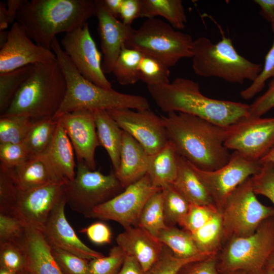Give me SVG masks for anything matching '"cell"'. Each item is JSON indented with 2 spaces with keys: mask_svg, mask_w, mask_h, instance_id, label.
Here are the masks:
<instances>
[{
  "mask_svg": "<svg viewBox=\"0 0 274 274\" xmlns=\"http://www.w3.org/2000/svg\"><path fill=\"white\" fill-rule=\"evenodd\" d=\"M117 274H145V272L134 257L126 256L123 264Z\"/></svg>",
  "mask_w": 274,
  "mask_h": 274,
  "instance_id": "53",
  "label": "cell"
},
{
  "mask_svg": "<svg viewBox=\"0 0 274 274\" xmlns=\"http://www.w3.org/2000/svg\"><path fill=\"white\" fill-rule=\"evenodd\" d=\"M86 234L89 240L97 245L110 244L112 234L109 227L101 222H96L80 230Z\"/></svg>",
  "mask_w": 274,
  "mask_h": 274,
  "instance_id": "51",
  "label": "cell"
},
{
  "mask_svg": "<svg viewBox=\"0 0 274 274\" xmlns=\"http://www.w3.org/2000/svg\"><path fill=\"white\" fill-rule=\"evenodd\" d=\"M116 242L126 256L137 260L145 272L157 261L163 247L157 237L138 226L125 229Z\"/></svg>",
  "mask_w": 274,
  "mask_h": 274,
  "instance_id": "21",
  "label": "cell"
},
{
  "mask_svg": "<svg viewBox=\"0 0 274 274\" xmlns=\"http://www.w3.org/2000/svg\"><path fill=\"white\" fill-rule=\"evenodd\" d=\"M9 168L19 190L68 181L58 172L45 154L30 156L20 164Z\"/></svg>",
  "mask_w": 274,
  "mask_h": 274,
  "instance_id": "22",
  "label": "cell"
},
{
  "mask_svg": "<svg viewBox=\"0 0 274 274\" xmlns=\"http://www.w3.org/2000/svg\"><path fill=\"white\" fill-rule=\"evenodd\" d=\"M140 0H123L120 17L124 24L131 25L135 19L140 17Z\"/></svg>",
  "mask_w": 274,
  "mask_h": 274,
  "instance_id": "52",
  "label": "cell"
},
{
  "mask_svg": "<svg viewBox=\"0 0 274 274\" xmlns=\"http://www.w3.org/2000/svg\"><path fill=\"white\" fill-rule=\"evenodd\" d=\"M65 183H52L27 190H19L11 215L25 227L43 233L51 211L64 196Z\"/></svg>",
  "mask_w": 274,
  "mask_h": 274,
  "instance_id": "16",
  "label": "cell"
},
{
  "mask_svg": "<svg viewBox=\"0 0 274 274\" xmlns=\"http://www.w3.org/2000/svg\"><path fill=\"white\" fill-rule=\"evenodd\" d=\"M34 122L25 116H1L0 143H23Z\"/></svg>",
  "mask_w": 274,
  "mask_h": 274,
  "instance_id": "37",
  "label": "cell"
},
{
  "mask_svg": "<svg viewBox=\"0 0 274 274\" xmlns=\"http://www.w3.org/2000/svg\"><path fill=\"white\" fill-rule=\"evenodd\" d=\"M140 17L164 18L174 28L185 27L187 17L181 0H140Z\"/></svg>",
  "mask_w": 274,
  "mask_h": 274,
  "instance_id": "29",
  "label": "cell"
},
{
  "mask_svg": "<svg viewBox=\"0 0 274 274\" xmlns=\"http://www.w3.org/2000/svg\"><path fill=\"white\" fill-rule=\"evenodd\" d=\"M94 13L92 0H24L16 20L35 43L51 49L57 34L83 26Z\"/></svg>",
  "mask_w": 274,
  "mask_h": 274,
  "instance_id": "3",
  "label": "cell"
},
{
  "mask_svg": "<svg viewBox=\"0 0 274 274\" xmlns=\"http://www.w3.org/2000/svg\"><path fill=\"white\" fill-rule=\"evenodd\" d=\"M178 163L177 176L173 183L176 189L190 203L215 206L208 190L191 164L179 154Z\"/></svg>",
  "mask_w": 274,
  "mask_h": 274,
  "instance_id": "25",
  "label": "cell"
},
{
  "mask_svg": "<svg viewBox=\"0 0 274 274\" xmlns=\"http://www.w3.org/2000/svg\"><path fill=\"white\" fill-rule=\"evenodd\" d=\"M274 108V78L268 84L267 90L250 105V116L261 117Z\"/></svg>",
  "mask_w": 274,
  "mask_h": 274,
  "instance_id": "50",
  "label": "cell"
},
{
  "mask_svg": "<svg viewBox=\"0 0 274 274\" xmlns=\"http://www.w3.org/2000/svg\"><path fill=\"white\" fill-rule=\"evenodd\" d=\"M34 64L0 74V112L3 114L32 71Z\"/></svg>",
  "mask_w": 274,
  "mask_h": 274,
  "instance_id": "36",
  "label": "cell"
},
{
  "mask_svg": "<svg viewBox=\"0 0 274 274\" xmlns=\"http://www.w3.org/2000/svg\"><path fill=\"white\" fill-rule=\"evenodd\" d=\"M0 274H19V273L5 269V268H0Z\"/></svg>",
  "mask_w": 274,
  "mask_h": 274,
  "instance_id": "62",
  "label": "cell"
},
{
  "mask_svg": "<svg viewBox=\"0 0 274 274\" xmlns=\"http://www.w3.org/2000/svg\"><path fill=\"white\" fill-rule=\"evenodd\" d=\"M9 23V16L6 3L0 2V31L6 30Z\"/></svg>",
  "mask_w": 274,
  "mask_h": 274,
  "instance_id": "57",
  "label": "cell"
},
{
  "mask_svg": "<svg viewBox=\"0 0 274 274\" xmlns=\"http://www.w3.org/2000/svg\"><path fill=\"white\" fill-rule=\"evenodd\" d=\"M193 42L189 34L176 30L169 23L153 18L147 19L139 28L134 29L125 46L156 58L170 68L183 58L192 57Z\"/></svg>",
  "mask_w": 274,
  "mask_h": 274,
  "instance_id": "8",
  "label": "cell"
},
{
  "mask_svg": "<svg viewBox=\"0 0 274 274\" xmlns=\"http://www.w3.org/2000/svg\"><path fill=\"white\" fill-rule=\"evenodd\" d=\"M56 119H58L68 136L78 162H83L91 170H95V152L100 144L94 112L78 110L64 114Z\"/></svg>",
  "mask_w": 274,
  "mask_h": 274,
  "instance_id": "18",
  "label": "cell"
},
{
  "mask_svg": "<svg viewBox=\"0 0 274 274\" xmlns=\"http://www.w3.org/2000/svg\"><path fill=\"white\" fill-rule=\"evenodd\" d=\"M218 211L213 205L190 203L189 209L180 226L192 233L204 225Z\"/></svg>",
  "mask_w": 274,
  "mask_h": 274,
  "instance_id": "45",
  "label": "cell"
},
{
  "mask_svg": "<svg viewBox=\"0 0 274 274\" xmlns=\"http://www.w3.org/2000/svg\"><path fill=\"white\" fill-rule=\"evenodd\" d=\"M58 121L53 139L44 154L58 172L64 178L71 181L75 176L77 166L74 148L64 128L58 120Z\"/></svg>",
  "mask_w": 274,
  "mask_h": 274,
  "instance_id": "27",
  "label": "cell"
},
{
  "mask_svg": "<svg viewBox=\"0 0 274 274\" xmlns=\"http://www.w3.org/2000/svg\"><path fill=\"white\" fill-rule=\"evenodd\" d=\"M163 195L162 189L148 199L139 216L138 226L157 237L166 227L163 213Z\"/></svg>",
  "mask_w": 274,
  "mask_h": 274,
  "instance_id": "33",
  "label": "cell"
},
{
  "mask_svg": "<svg viewBox=\"0 0 274 274\" xmlns=\"http://www.w3.org/2000/svg\"><path fill=\"white\" fill-rule=\"evenodd\" d=\"M56 60L55 53L38 45L18 22L13 24L8 40L0 50V74L22 67Z\"/></svg>",
  "mask_w": 274,
  "mask_h": 274,
  "instance_id": "17",
  "label": "cell"
},
{
  "mask_svg": "<svg viewBox=\"0 0 274 274\" xmlns=\"http://www.w3.org/2000/svg\"><path fill=\"white\" fill-rule=\"evenodd\" d=\"M250 178L236 188L220 211L223 244L232 238L251 235L265 219L274 216V208L265 206L257 199Z\"/></svg>",
  "mask_w": 274,
  "mask_h": 274,
  "instance_id": "10",
  "label": "cell"
},
{
  "mask_svg": "<svg viewBox=\"0 0 274 274\" xmlns=\"http://www.w3.org/2000/svg\"><path fill=\"white\" fill-rule=\"evenodd\" d=\"M58 119L48 118L35 121L23 143L30 156L43 154L48 149L55 134Z\"/></svg>",
  "mask_w": 274,
  "mask_h": 274,
  "instance_id": "32",
  "label": "cell"
},
{
  "mask_svg": "<svg viewBox=\"0 0 274 274\" xmlns=\"http://www.w3.org/2000/svg\"><path fill=\"white\" fill-rule=\"evenodd\" d=\"M20 244L25 256L26 269L32 274H62L52 256L51 246L42 232L25 227Z\"/></svg>",
  "mask_w": 274,
  "mask_h": 274,
  "instance_id": "23",
  "label": "cell"
},
{
  "mask_svg": "<svg viewBox=\"0 0 274 274\" xmlns=\"http://www.w3.org/2000/svg\"><path fill=\"white\" fill-rule=\"evenodd\" d=\"M0 268L18 273L26 269L25 256L20 243L0 245Z\"/></svg>",
  "mask_w": 274,
  "mask_h": 274,
  "instance_id": "42",
  "label": "cell"
},
{
  "mask_svg": "<svg viewBox=\"0 0 274 274\" xmlns=\"http://www.w3.org/2000/svg\"><path fill=\"white\" fill-rule=\"evenodd\" d=\"M94 3V16L98 20V32L103 54L102 70L105 74H110L134 29L112 16L102 0H96Z\"/></svg>",
  "mask_w": 274,
  "mask_h": 274,
  "instance_id": "19",
  "label": "cell"
},
{
  "mask_svg": "<svg viewBox=\"0 0 274 274\" xmlns=\"http://www.w3.org/2000/svg\"><path fill=\"white\" fill-rule=\"evenodd\" d=\"M273 33L272 46L265 57L264 66L256 79L247 88L241 91L240 95L244 99H249L262 91L266 81L274 78V22H271Z\"/></svg>",
  "mask_w": 274,
  "mask_h": 274,
  "instance_id": "43",
  "label": "cell"
},
{
  "mask_svg": "<svg viewBox=\"0 0 274 274\" xmlns=\"http://www.w3.org/2000/svg\"><path fill=\"white\" fill-rule=\"evenodd\" d=\"M178 153L170 141L157 153L149 155L147 174L152 185L161 188L175 181L178 168Z\"/></svg>",
  "mask_w": 274,
  "mask_h": 274,
  "instance_id": "26",
  "label": "cell"
},
{
  "mask_svg": "<svg viewBox=\"0 0 274 274\" xmlns=\"http://www.w3.org/2000/svg\"><path fill=\"white\" fill-rule=\"evenodd\" d=\"M30 156V153L23 143H0L1 164L6 167H15Z\"/></svg>",
  "mask_w": 274,
  "mask_h": 274,
  "instance_id": "48",
  "label": "cell"
},
{
  "mask_svg": "<svg viewBox=\"0 0 274 274\" xmlns=\"http://www.w3.org/2000/svg\"><path fill=\"white\" fill-rule=\"evenodd\" d=\"M140 79L147 85L169 83V67L159 59L144 55L139 66Z\"/></svg>",
  "mask_w": 274,
  "mask_h": 274,
  "instance_id": "38",
  "label": "cell"
},
{
  "mask_svg": "<svg viewBox=\"0 0 274 274\" xmlns=\"http://www.w3.org/2000/svg\"><path fill=\"white\" fill-rule=\"evenodd\" d=\"M191 52L192 68L203 77H217L227 82L243 84L254 81L260 73L261 64L250 61L241 55L229 38L222 36L216 43L205 37L193 40Z\"/></svg>",
  "mask_w": 274,
  "mask_h": 274,
  "instance_id": "6",
  "label": "cell"
},
{
  "mask_svg": "<svg viewBox=\"0 0 274 274\" xmlns=\"http://www.w3.org/2000/svg\"><path fill=\"white\" fill-rule=\"evenodd\" d=\"M9 31H0V48H2L7 43L9 38Z\"/></svg>",
  "mask_w": 274,
  "mask_h": 274,
  "instance_id": "59",
  "label": "cell"
},
{
  "mask_svg": "<svg viewBox=\"0 0 274 274\" xmlns=\"http://www.w3.org/2000/svg\"><path fill=\"white\" fill-rule=\"evenodd\" d=\"M224 146L246 158L259 161L274 146V117H252L231 126Z\"/></svg>",
  "mask_w": 274,
  "mask_h": 274,
  "instance_id": "14",
  "label": "cell"
},
{
  "mask_svg": "<svg viewBox=\"0 0 274 274\" xmlns=\"http://www.w3.org/2000/svg\"><path fill=\"white\" fill-rule=\"evenodd\" d=\"M149 155L131 135L123 131L119 168L114 172L125 188L147 173Z\"/></svg>",
  "mask_w": 274,
  "mask_h": 274,
  "instance_id": "24",
  "label": "cell"
},
{
  "mask_svg": "<svg viewBox=\"0 0 274 274\" xmlns=\"http://www.w3.org/2000/svg\"><path fill=\"white\" fill-rule=\"evenodd\" d=\"M156 104L164 112L194 115L216 125L228 127L250 117V105L219 100L202 94L198 83L177 78L167 84L147 85Z\"/></svg>",
  "mask_w": 274,
  "mask_h": 274,
  "instance_id": "2",
  "label": "cell"
},
{
  "mask_svg": "<svg viewBox=\"0 0 274 274\" xmlns=\"http://www.w3.org/2000/svg\"><path fill=\"white\" fill-rule=\"evenodd\" d=\"M96 132L100 145L106 150L112 162L113 171L119 167L123 130L110 116L107 111H94Z\"/></svg>",
  "mask_w": 274,
  "mask_h": 274,
  "instance_id": "28",
  "label": "cell"
},
{
  "mask_svg": "<svg viewBox=\"0 0 274 274\" xmlns=\"http://www.w3.org/2000/svg\"><path fill=\"white\" fill-rule=\"evenodd\" d=\"M262 164L259 172L250 178L252 187L256 194L266 197L274 206V163Z\"/></svg>",
  "mask_w": 274,
  "mask_h": 274,
  "instance_id": "46",
  "label": "cell"
},
{
  "mask_svg": "<svg viewBox=\"0 0 274 274\" xmlns=\"http://www.w3.org/2000/svg\"><path fill=\"white\" fill-rule=\"evenodd\" d=\"M200 251L208 255L216 254L224 242L221 214L217 211L202 227L191 233Z\"/></svg>",
  "mask_w": 274,
  "mask_h": 274,
  "instance_id": "31",
  "label": "cell"
},
{
  "mask_svg": "<svg viewBox=\"0 0 274 274\" xmlns=\"http://www.w3.org/2000/svg\"><path fill=\"white\" fill-rule=\"evenodd\" d=\"M161 189L154 186L146 174L119 194L95 208L87 218L114 221L124 229L136 226L146 202Z\"/></svg>",
  "mask_w": 274,
  "mask_h": 274,
  "instance_id": "12",
  "label": "cell"
},
{
  "mask_svg": "<svg viewBox=\"0 0 274 274\" xmlns=\"http://www.w3.org/2000/svg\"><path fill=\"white\" fill-rule=\"evenodd\" d=\"M211 255H203L190 258H182L176 256L166 246L163 245L162 251L157 261L145 272V274H177L185 264L207 257Z\"/></svg>",
  "mask_w": 274,
  "mask_h": 274,
  "instance_id": "39",
  "label": "cell"
},
{
  "mask_svg": "<svg viewBox=\"0 0 274 274\" xmlns=\"http://www.w3.org/2000/svg\"><path fill=\"white\" fill-rule=\"evenodd\" d=\"M66 204L64 196L52 210L46 222L43 233L50 245L88 260L104 256L86 246L77 236L65 217Z\"/></svg>",
  "mask_w": 274,
  "mask_h": 274,
  "instance_id": "20",
  "label": "cell"
},
{
  "mask_svg": "<svg viewBox=\"0 0 274 274\" xmlns=\"http://www.w3.org/2000/svg\"><path fill=\"white\" fill-rule=\"evenodd\" d=\"M274 250V216L265 219L251 235L226 241L216 254L219 273L242 271L261 274Z\"/></svg>",
  "mask_w": 274,
  "mask_h": 274,
  "instance_id": "7",
  "label": "cell"
},
{
  "mask_svg": "<svg viewBox=\"0 0 274 274\" xmlns=\"http://www.w3.org/2000/svg\"><path fill=\"white\" fill-rule=\"evenodd\" d=\"M160 116L168 140L178 153L197 168L215 170L229 161L231 154L224 143L232 125L219 126L183 113L172 112Z\"/></svg>",
  "mask_w": 274,
  "mask_h": 274,
  "instance_id": "1",
  "label": "cell"
},
{
  "mask_svg": "<svg viewBox=\"0 0 274 274\" xmlns=\"http://www.w3.org/2000/svg\"><path fill=\"white\" fill-rule=\"evenodd\" d=\"M191 165L220 211L236 188L247 179L258 173L262 164L259 161L249 160L234 151L227 163L215 170H202Z\"/></svg>",
  "mask_w": 274,
  "mask_h": 274,
  "instance_id": "11",
  "label": "cell"
},
{
  "mask_svg": "<svg viewBox=\"0 0 274 274\" xmlns=\"http://www.w3.org/2000/svg\"><path fill=\"white\" fill-rule=\"evenodd\" d=\"M19 274H32V273L27 269H26L22 271L21 272L19 273Z\"/></svg>",
  "mask_w": 274,
  "mask_h": 274,
  "instance_id": "64",
  "label": "cell"
},
{
  "mask_svg": "<svg viewBox=\"0 0 274 274\" xmlns=\"http://www.w3.org/2000/svg\"><path fill=\"white\" fill-rule=\"evenodd\" d=\"M177 274H219L216 254L189 262L184 265Z\"/></svg>",
  "mask_w": 274,
  "mask_h": 274,
  "instance_id": "49",
  "label": "cell"
},
{
  "mask_svg": "<svg viewBox=\"0 0 274 274\" xmlns=\"http://www.w3.org/2000/svg\"><path fill=\"white\" fill-rule=\"evenodd\" d=\"M51 249L62 274H90L89 260L55 247Z\"/></svg>",
  "mask_w": 274,
  "mask_h": 274,
  "instance_id": "40",
  "label": "cell"
},
{
  "mask_svg": "<svg viewBox=\"0 0 274 274\" xmlns=\"http://www.w3.org/2000/svg\"><path fill=\"white\" fill-rule=\"evenodd\" d=\"M25 233V226L11 214L0 213V245L20 243Z\"/></svg>",
  "mask_w": 274,
  "mask_h": 274,
  "instance_id": "47",
  "label": "cell"
},
{
  "mask_svg": "<svg viewBox=\"0 0 274 274\" xmlns=\"http://www.w3.org/2000/svg\"><path fill=\"white\" fill-rule=\"evenodd\" d=\"M76 167L74 179L64 184V195L70 208L85 217L125 189L113 170L106 175L81 162Z\"/></svg>",
  "mask_w": 274,
  "mask_h": 274,
  "instance_id": "9",
  "label": "cell"
},
{
  "mask_svg": "<svg viewBox=\"0 0 274 274\" xmlns=\"http://www.w3.org/2000/svg\"><path fill=\"white\" fill-rule=\"evenodd\" d=\"M261 274H274V270L270 267L265 266Z\"/></svg>",
  "mask_w": 274,
  "mask_h": 274,
  "instance_id": "61",
  "label": "cell"
},
{
  "mask_svg": "<svg viewBox=\"0 0 274 274\" xmlns=\"http://www.w3.org/2000/svg\"><path fill=\"white\" fill-rule=\"evenodd\" d=\"M260 8V13L269 22H274V0H255Z\"/></svg>",
  "mask_w": 274,
  "mask_h": 274,
  "instance_id": "54",
  "label": "cell"
},
{
  "mask_svg": "<svg viewBox=\"0 0 274 274\" xmlns=\"http://www.w3.org/2000/svg\"><path fill=\"white\" fill-rule=\"evenodd\" d=\"M104 5L114 17H120V12L123 0H102Z\"/></svg>",
  "mask_w": 274,
  "mask_h": 274,
  "instance_id": "56",
  "label": "cell"
},
{
  "mask_svg": "<svg viewBox=\"0 0 274 274\" xmlns=\"http://www.w3.org/2000/svg\"><path fill=\"white\" fill-rule=\"evenodd\" d=\"M123 131L136 140L148 154L153 155L167 143L168 139L161 116L149 109H123L107 111Z\"/></svg>",
  "mask_w": 274,
  "mask_h": 274,
  "instance_id": "15",
  "label": "cell"
},
{
  "mask_svg": "<svg viewBox=\"0 0 274 274\" xmlns=\"http://www.w3.org/2000/svg\"><path fill=\"white\" fill-rule=\"evenodd\" d=\"M66 84L57 60L34 64L2 116L21 115L33 121L54 118L65 95Z\"/></svg>",
  "mask_w": 274,
  "mask_h": 274,
  "instance_id": "5",
  "label": "cell"
},
{
  "mask_svg": "<svg viewBox=\"0 0 274 274\" xmlns=\"http://www.w3.org/2000/svg\"><path fill=\"white\" fill-rule=\"evenodd\" d=\"M24 0H8L6 2L10 24H13L16 20L18 12Z\"/></svg>",
  "mask_w": 274,
  "mask_h": 274,
  "instance_id": "55",
  "label": "cell"
},
{
  "mask_svg": "<svg viewBox=\"0 0 274 274\" xmlns=\"http://www.w3.org/2000/svg\"><path fill=\"white\" fill-rule=\"evenodd\" d=\"M51 49L56 55L66 84L64 100L54 118L78 110L150 109L147 99L142 95L105 89L85 78L65 53L56 37L52 41Z\"/></svg>",
  "mask_w": 274,
  "mask_h": 274,
  "instance_id": "4",
  "label": "cell"
},
{
  "mask_svg": "<svg viewBox=\"0 0 274 274\" xmlns=\"http://www.w3.org/2000/svg\"><path fill=\"white\" fill-rule=\"evenodd\" d=\"M219 274H247V273L242 271H232V272L224 273H219Z\"/></svg>",
  "mask_w": 274,
  "mask_h": 274,
  "instance_id": "63",
  "label": "cell"
},
{
  "mask_svg": "<svg viewBox=\"0 0 274 274\" xmlns=\"http://www.w3.org/2000/svg\"><path fill=\"white\" fill-rule=\"evenodd\" d=\"M126 255L118 246L112 248L107 256L89 260L90 274H117L124 262Z\"/></svg>",
  "mask_w": 274,
  "mask_h": 274,
  "instance_id": "41",
  "label": "cell"
},
{
  "mask_svg": "<svg viewBox=\"0 0 274 274\" xmlns=\"http://www.w3.org/2000/svg\"><path fill=\"white\" fill-rule=\"evenodd\" d=\"M157 238L180 258H190L208 255L200 251L190 232L176 226H166Z\"/></svg>",
  "mask_w": 274,
  "mask_h": 274,
  "instance_id": "30",
  "label": "cell"
},
{
  "mask_svg": "<svg viewBox=\"0 0 274 274\" xmlns=\"http://www.w3.org/2000/svg\"><path fill=\"white\" fill-rule=\"evenodd\" d=\"M259 161L261 163L266 162H272L274 163V146L259 160Z\"/></svg>",
  "mask_w": 274,
  "mask_h": 274,
  "instance_id": "58",
  "label": "cell"
},
{
  "mask_svg": "<svg viewBox=\"0 0 274 274\" xmlns=\"http://www.w3.org/2000/svg\"><path fill=\"white\" fill-rule=\"evenodd\" d=\"M265 266H267L274 270V250L267 259Z\"/></svg>",
  "mask_w": 274,
  "mask_h": 274,
  "instance_id": "60",
  "label": "cell"
},
{
  "mask_svg": "<svg viewBox=\"0 0 274 274\" xmlns=\"http://www.w3.org/2000/svg\"><path fill=\"white\" fill-rule=\"evenodd\" d=\"M65 53L78 72L86 79L107 89H112L102 70L101 53L89 30V24L66 33L60 41Z\"/></svg>",
  "mask_w": 274,
  "mask_h": 274,
  "instance_id": "13",
  "label": "cell"
},
{
  "mask_svg": "<svg viewBox=\"0 0 274 274\" xmlns=\"http://www.w3.org/2000/svg\"><path fill=\"white\" fill-rule=\"evenodd\" d=\"M143 55L138 50L123 47L112 71L120 85H132L140 80L139 66Z\"/></svg>",
  "mask_w": 274,
  "mask_h": 274,
  "instance_id": "34",
  "label": "cell"
},
{
  "mask_svg": "<svg viewBox=\"0 0 274 274\" xmlns=\"http://www.w3.org/2000/svg\"><path fill=\"white\" fill-rule=\"evenodd\" d=\"M19 190L10 169L0 165V213L11 214Z\"/></svg>",
  "mask_w": 274,
  "mask_h": 274,
  "instance_id": "44",
  "label": "cell"
},
{
  "mask_svg": "<svg viewBox=\"0 0 274 274\" xmlns=\"http://www.w3.org/2000/svg\"><path fill=\"white\" fill-rule=\"evenodd\" d=\"M163 195V213L166 226H180L187 213L190 203L173 184L161 188Z\"/></svg>",
  "mask_w": 274,
  "mask_h": 274,
  "instance_id": "35",
  "label": "cell"
}]
</instances>
